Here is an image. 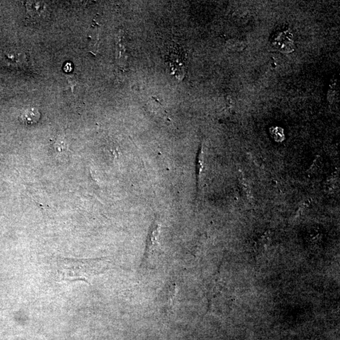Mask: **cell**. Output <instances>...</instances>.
<instances>
[{"mask_svg": "<svg viewBox=\"0 0 340 340\" xmlns=\"http://www.w3.org/2000/svg\"><path fill=\"white\" fill-rule=\"evenodd\" d=\"M272 44L282 53H292L294 50L293 34L288 30L278 32L273 36Z\"/></svg>", "mask_w": 340, "mask_h": 340, "instance_id": "cell-2", "label": "cell"}, {"mask_svg": "<svg viewBox=\"0 0 340 340\" xmlns=\"http://www.w3.org/2000/svg\"><path fill=\"white\" fill-rule=\"evenodd\" d=\"M54 149L57 153H62L68 151V144L66 143V140L63 137H59L55 140L53 145Z\"/></svg>", "mask_w": 340, "mask_h": 340, "instance_id": "cell-6", "label": "cell"}, {"mask_svg": "<svg viewBox=\"0 0 340 340\" xmlns=\"http://www.w3.org/2000/svg\"><path fill=\"white\" fill-rule=\"evenodd\" d=\"M158 225H155L152 227L151 231V235L149 236L148 239L147 247H146V254L145 255V259L143 260V263L147 262L148 260L150 259L152 257V255H154L156 252V244H157V236L158 234Z\"/></svg>", "mask_w": 340, "mask_h": 340, "instance_id": "cell-3", "label": "cell"}, {"mask_svg": "<svg viewBox=\"0 0 340 340\" xmlns=\"http://www.w3.org/2000/svg\"><path fill=\"white\" fill-rule=\"evenodd\" d=\"M170 72L176 78L181 81L185 76L186 69V57L184 52L180 49H174L168 57Z\"/></svg>", "mask_w": 340, "mask_h": 340, "instance_id": "cell-1", "label": "cell"}, {"mask_svg": "<svg viewBox=\"0 0 340 340\" xmlns=\"http://www.w3.org/2000/svg\"><path fill=\"white\" fill-rule=\"evenodd\" d=\"M19 55L20 54L12 53V52H5L2 55L1 59L6 65L12 66L14 67V66H17V64H18L19 59H17V58H19Z\"/></svg>", "mask_w": 340, "mask_h": 340, "instance_id": "cell-5", "label": "cell"}, {"mask_svg": "<svg viewBox=\"0 0 340 340\" xmlns=\"http://www.w3.org/2000/svg\"><path fill=\"white\" fill-rule=\"evenodd\" d=\"M40 118V113L38 110L35 108H29L25 110L20 114L19 120L21 123L25 126H32L38 123Z\"/></svg>", "mask_w": 340, "mask_h": 340, "instance_id": "cell-4", "label": "cell"}]
</instances>
